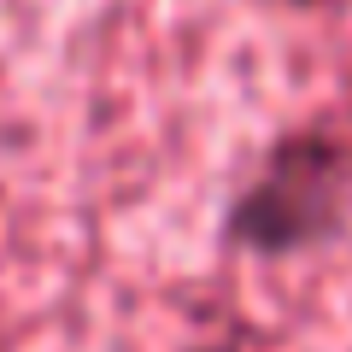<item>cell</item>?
I'll list each match as a JSON object with an SVG mask.
<instances>
[{"label":"cell","mask_w":352,"mask_h":352,"mask_svg":"<svg viewBox=\"0 0 352 352\" xmlns=\"http://www.w3.org/2000/svg\"><path fill=\"white\" fill-rule=\"evenodd\" d=\"M352 235V135L335 124L282 129L223 206V252L288 264Z\"/></svg>","instance_id":"cell-1"},{"label":"cell","mask_w":352,"mask_h":352,"mask_svg":"<svg viewBox=\"0 0 352 352\" xmlns=\"http://www.w3.org/2000/svg\"><path fill=\"white\" fill-rule=\"evenodd\" d=\"M194 352H270V346H264L247 323H217V329H206V335L194 340Z\"/></svg>","instance_id":"cell-2"},{"label":"cell","mask_w":352,"mask_h":352,"mask_svg":"<svg viewBox=\"0 0 352 352\" xmlns=\"http://www.w3.org/2000/svg\"><path fill=\"white\" fill-rule=\"evenodd\" d=\"M276 6H294V12H317V6H335V0H276Z\"/></svg>","instance_id":"cell-3"}]
</instances>
